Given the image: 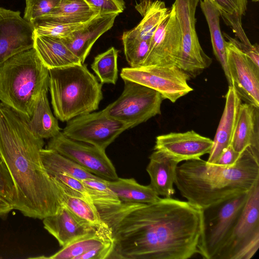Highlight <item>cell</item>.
Wrapping results in <instances>:
<instances>
[{
	"instance_id": "6da1fadb",
	"label": "cell",
	"mask_w": 259,
	"mask_h": 259,
	"mask_svg": "<svg viewBox=\"0 0 259 259\" xmlns=\"http://www.w3.org/2000/svg\"><path fill=\"white\" fill-rule=\"evenodd\" d=\"M113 242L108 259H187L199 254L203 210L171 197L97 209Z\"/></svg>"
},
{
	"instance_id": "7a4b0ae2",
	"label": "cell",
	"mask_w": 259,
	"mask_h": 259,
	"mask_svg": "<svg viewBox=\"0 0 259 259\" xmlns=\"http://www.w3.org/2000/svg\"><path fill=\"white\" fill-rule=\"evenodd\" d=\"M28 119L0 103V156L14 182V209L42 220L56 213L63 202L57 183L41 159L44 139L32 133Z\"/></svg>"
},
{
	"instance_id": "3957f363",
	"label": "cell",
	"mask_w": 259,
	"mask_h": 259,
	"mask_svg": "<svg viewBox=\"0 0 259 259\" xmlns=\"http://www.w3.org/2000/svg\"><path fill=\"white\" fill-rule=\"evenodd\" d=\"M259 181V152L251 147L230 166L198 158L177 167L174 184L187 201L204 209L248 192Z\"/></svg>"
},
{
	"instance_id": "277c9868",
	"label": "cell",
	"mask_w": 259,
	"mask_h": 259,
	"mask_svg": "<svg viewBox=\"0 0 259 259\" xmlns=\"http://www.w3.org/2000/svg\"><path fill=\"white\" fill-rule=\"evenodd\" d=\"M49 86V70L33 48L0 65V101L30 118L40 93Z\"/></svg>"
},
{
	"instance_id": "5b68a950",
	"label": "cell",
	"mask_w": 259,
	"mask_h": 259,
	"mask_svg": "<svg viewBox=\"0 0 259 259\" xmlns=\"http://www.w3.org/2000/svg\"><path fill=\"white\" fill-rule=\"evenodd\" d=\"M49 70V89L57 118L68 121L98 109L102 84L83 63Z\"/></svg>"
},
{
	"instance_id": "8992f818",
	"label": "cell",
	"mask_w": 259,
	"mask_h": 259,
	"mask_svg": "<svg viewBox=\"0 0 259 259\" xmlns=\"http://www.w3.org/2000/svg\"><path fill=\"white\" fill-rule=\"evenodd\" d=\"M249 191L202 209L199 254L203 258L216 259L241 213Z\"/></svg>"
},
{
	"instance_id": "52a82bcc",
	"label": "cell",
	"mask_w": 259,
	"mask_h": 259,
	"mask_svg": "<svg viewBox=\"0 0 259 259\" xmlns=\"http://www.w3.org/2000/svg\"><path fill=\"white\" fill-rule=\"evenodd\" d=\"M123 80L122 94L103 109L108 116L133 128L161 114L163 98L159 92L136 82Z\"/></svg>"
},
{
	"instance_id": "ba28073f",
	"label": "cell",
	"mask_w": 259,
	"mask_h": 259,
	"mask_svg": "<svg viewBox=\"0 0 259 259\" xmlns=\"http://www.w3.org/2000/svg\"><path fill=\"white\" fill-rule=\"evenodd\" d=\"M259 247V181L251 188L232 231L216 259H250Z\"/></svg>"
},
{
	"instance_id": "9c48e42d",
	"label": "cell",
	"mask_w": 259,
	"mask_h": 259,
	"mask_svg": "<svg viewBox=\"0 0 259 259\" xmlns=\"http://www.w3.org/2000/svg\"><path fill=\"white\" fill-rule=\"evenodd\" d=\"M200 0H175L173 4L181 33L180 51L176 65L190 79L208 68L212 59L203 51L196 33L195 13Z\"/></svg>"
},
{
	"instance_id": "30bf717a",
	"label": "cell",
	"mask_w": 259,
	"mask_h": 259,
	"mask_svg": "<svg viewBox=\"0 0 259 259\" xmlns=\"http://www.w3.org/2000/svg\"><path fill=\"white\" fill-rule=\"evenodd\" d=\"M130 126L108 116L103 110L86 113L68 121L62 132L67 138L105 150Z\"/></svg>"
},
{
	"instance_id": "8fae6325",
	"label": "cell",
	"mask_w": 259,
	"mask_h": 259,
	"mask_svg": "<svg viewBox=\"0 0 259 259\" xmlns=\"http://www.w3.org/2000/svg\"><path fill=\"white\" fill-rule=\"evenodd\" d=\"M122 79L130 80L159 92L163 99L175 103L193 91L188 84L190 79L176 65L147 66L121 69Z\"/></svg>"
},
{
	"instance_id": "7c38bea8",
	"label": "cell",
	"mask_w": 259,
	"mask_h": 259,
	"mask_svg": "<svg viewBox=\"0 0 259 259\" xmlns=\"http://www.w3.org/2000/svg\"><path fill=\"white\" fill-rule=\"evenodd\" d=\"M46 148L57 151L104 180L113 181L119 178L105 150L70 139L62 132L50 139Z\"/></svg>"
},
{
	"instance_id": "4fadbf2b",
	"label": "cell",
	"mask_w": 259,
	"mask_h": 259,
	"mask_svg": "<svg viewBox=\"0 0 259 259\" xmlns=\"http://www.w3.org/2000/svg\"><path fill=\"white\" fill-rule=\"evenodd\" d=\"M226 50L231 86L241 101L259 107V66L229 41Z\"/></svg>"
},
{
	"instance_id": "5bb4252c",
	"label": "cell",
	"mask_w": 259,
	"mask_h": 259,
	"mask_svg": "<svg viewBox=\"0 0 259 259\" xmlns=\"http://www.w3.org/2000/svg\"><path fill=\"white\" fill-rule=\"evenodd\" d=\"M181 45V30L172 4L152 37L148 54L142 66L176 65Z\"/></svg>"
},
{
	"instance_id": "9a60e30c",
	"label": "cell",
	"mask_w": 259,
	"mask_h": 259,
	"mask_svg": "<svg viewBox=\"0 0 259 259\" xmlns=\"http://www.w3.org/2000/svg\"><path fill=\"white\" fill-rule=\"evenodd\" d=\"M33 25L19 11L0 8V65L14 56L34 47Z\"/></svg>"
},
{
	"instance_id": "2e32d148",
	"label": "cell",
	"mask_w": 259,
	"mask_h": 259,
	"mask_svg": "<svg viewBox=\"0 0 259 259\" xmlns=\"http://www.w3.org/2000/svg\"><path fill=\"white\" fill-rule=\"evenodd\" d=\"M212 144V140L192 130L157 136L154 149L164 152L180 162L209 154Z\"/></svg>"
},
{
	"instance_id": "e0dca14e",
	"label": "cell",
	"mask_w": 259,
	"mask_h": 259,
	"mask_svg": "<svg viewBox=\"0 0 259 259\" xmlns=\"http://www.w3.org/2000/svg\"><path fill=\"white\" fill-rule=\"evenodd\" d=\"M118 15L115 13L98 14L81 28L61 39L83 63L94 44L103 34L111 28Z\"/></svg>"
},
{
	"instance_id": "ac0fdd59",
	"label": "cell",
	"mask_w": 259,
	"mask_h": 259,
	"mask_svg": "<svg viewBox=\"0 0 259 259\" xmlns=\"http://www.w3.org/2000/svg\"><path fill=\"white\" fill-rule=\"evenodd\" d=\"M42 223L62 247L96 229L79 221L63 204L56 213L43 219Z\"/></svg>"
},
{
	"instance_id": "d6986e66",
	"label": "cell",
	"mask_w": 259,
	"mask_h": 259,
	"mask_svg": "<svg viewBox=\"0 0 259 259\" xmlns=\"http://www.w3.org/2000/svg\"><path fill=\"white\" fill-rule=\"evenodd\" d=\"M226 102L213 144L206 162L214 164L221 154L231 145L241 100L232 86H229Z\"/></svg>"
},
{
	"instance_id": "ffe728a7",
	"label": "cell",
	"mask_w": 259,
	"mask_h": 259,
	"mask_svg": "<svg viewBox=\"0 0 259 259\" xmlns=\"http://www.w3.org/2000/svg\"><path fill=\"white\" fill-rule=\"evenodd\" d=\"M179 163L171 156L158 150H154L150 156L146 168L150 179L149 185L158 196L170 198L175 193L174 184Z\"/></svg>"
},
{
	"instance_id": "44dd1931",
	"label": "cell",
	"mask_w": 259,
	"mask_h": 259,
	"mask_svg": "<svg viewBox=\"0 0 259 259\" xmlns=\"http://www.w3.org/2000/svg\"><path fill=\"white\" fill-rule=\"evenodd\" d=\"M231 145L239 153L248 146L259 152V107L240 104Z\"/></svg>"
},
{
	"instance_id": "7402d4cb",
	"label": "cell",
	"mask_w": 259,
	"mask_h": 259,
	"mask_svg": "<svg viewBox=\"0 0 259 259\" xmlns=\"http://www.w3.org/2000/svg\"><path fill=\"white\" fill-rule=\"evenodd\" d=\"M33 48L49 69L82 64L60 38L35 34Z\"/></svg>"
},
{
	"instance_id": "603a6c76",
	"label": "cell",
	"mask_w": 259,
	"mask_h": 259,
	"mask_svg": "<svg viewBox=\"0 0 259 259\" xmlns=\"http://www.w3.org/2000/svg\"><path fill=\"white\" fill-rule=\"evenodd\" d=\"M143 19L137 26L124 32L126 35L141 40L150 41L156 29L168 14L169 9L163 2L143 1L135 6Z\"/></svg>"
},
{
	"instance_id": "cb8c5ba5",
	"label": "cell",
	"mask_w": 259,
	"mask_h": 259,
	"mask_svg": "<svg viewBox=\"0 0 259 259\" xmlns=\"http://www.w3.org/2000/svg\"><path fill=\"white\" fill-rule=\"evenodd\" d=\"M111 232L104 223L94 232L74 240L50 256H39V258L78 259L84 253L99 246L112 242Z\"/></svg>"
},
{
	"instance_id": "d4e9b609",
	"label": "cell",
	"mask_w": 259,
	"mask_h": 259,
	"mask_svg": "<svg viewBox=\"0 0 259 259\" xmlns=\"http://www.w3.org/2000/svg\"><path fill=\"white\" fill-rule=\"evenodd\" d=\"M49 89L40 93L28 119L32 133L41 139H51L61 132L58 120L53 115L48 98Z\"/></svg>"
},
{
	"instance_id": "484cf974",
	"label": "cell",
	"mask_w": 259,
	"mask_h": 259,
	"mask_svg": "<svg viewBox=\"0 0 259 259\" xmlns=\"http://www.w3.org/2000/svg\"><path fill=\"white\" fill-rule=\"evenodd\" d=\"M55 180L60 189L63 204L79 221L96 229L104 223L93 203L88 201L82 194Z\"/></svg>"
},
{
	"instance_id": "4316f807",
	"label": "cell",
	"mask_w": 259,
	"mask_h": 259,
	"mask_svg": "<svg viewBox=\"0 0 259 259\" xmlns=\"http://www.w3.org/2000/svg\"><path fill=\"white\" fill-rule=\"evenodd\" d=\"M104 182L121 202L148 204L161 198L149 185H141L133 178H118L113 181L104 180Z\"/></svg>"
},
{
	"instance_id": "83f0119b",
	"label": "cell",
	"mask_w": 259,
	"mask_h": 259,
	"mask_svg": "<svg viewBox=\"0 0 259 259\" xmlns=\"http://www.w3.org/2000/svg\"><path fill=\"white\" fill-rule=\"evenodd\" d=\"M99 14L85 0H60L49 14L37 20H50L65 23L86 22Z\"/></svg>"
},
{
	"instance_id": "f1b7e54d",
	"label": "cell",
	"mask_w": 259,
	"mask_h": 259,
	"mask_svg": "<svg viewBox=\"0 0 259 259\" xmlns=\"http://www.w3.org/2000/svg\"><path fill=\"white\" fill-rule=\"evenodd\" d=\"M200 5L209 27L213 53L222 66L229 86H231L226 62V40L220 28V11L209 0H200Z\"/></svg>"
},
{
	"instance_id": "f546056e",
	"label": "cell",
	"mask_w": 259,
	"mask_h": 259,
	"mask_svg": "<svg viewBox=\"0 0 259 259\" xmlns=\"http://www.w3.org/2000/svg\"><path fill=\"white\" fill-rule=\"evenodd\" d=\"M40 157L46 171L50 176L63 174L81 181L103 179L89 172L73 160L54 150L42 148L40 151Z\"/></svg>"
},
{
	"instance_id": "4dcf8cb0",
	"label": "cell",
	"mask_w": 259,
	"mask_h": 259,
	"mask_svg": "<svg viewBox=\"0 0 259 259\" xmlns=\"http://www.w3.org/2000/svg\"><path fill=\"white\" fill-rule=\"evenodd\" d=\"M118 52L112 47L95 57L91 68L102 83H116L118 78Z\"/></svg>"
},
{
	"instance_id": "1f68e13d",
	"label": "cell",
	"mask_w": 259,
	"mask_h": 259,
	"mask_svg": "<svg viewBox=\"0 0 259 259\" xmlns=\"http://www.w3.org/2000/svg\"><path fill=\"white\" fill-rule=\"evenodd\" d=\"M82 182L97 209L121 203L116 194L105 183L104 179H87Z\"/></svg>"
},
{
	"instance_id": "d6a6232c",
	"label": "cell",
	"mask_w": 259,
	"mask_h": 259,
	"mask_svg": "<svg viewBox=\"0 0 259 259\" xmlns=\"http://www.w3.org/2000/svg\"><path fill=\"white\" fill-rule=\"evenodd\" d=\"M86 22L65 23L50 20H37L32 24L36 35L64 39L83 27Z\"/></svg>"
},
{
	"instance_id": "836d02e7",
	"label": "cell",
	"mask_w": 259,
	"mask_h": 259,
	"mask_svg": "<svg viewBox=\"0 0 259 259\" xmlns=\"http://www.w3.org/2000/svg\"><path fill=\"white\" fill-rule=\"evenodd\" d=\"M121 39L125 57L130 67L141 66L148 54L150 41L130 36L124 33Z\"/></svg>"
},
{
	"instance_id": "e575fe53",
	"label": "cell",
	"mask_w": 259,
	"mask_h": 259,
	"mask_svg": "<svg viewBox=\"0 0 259 259\" xmlns=\"http://www.w3.org/2000/svg\"><path fill=\"white\" fill-rule=\"evenodd\" d=\"M60 0H26L24 18L31 23L50 13Z\"/></svg>"
},
{
	"instance_id": "d590c367",
	"label": "cell",
	"mask_w": 259,
	"mask_h": 259,
	"mask_svg": "<svg viewBox=\"0 0 259 259\" xmlns=\"http://www.w3.org/2000/svg\"><path fill=\"white\" fill-rule=\"evenodd\" d=\"M15 194L13 179L0 156V196L9 202L13 207Z\"/></svg>"
},
{
	"instance_id": "8d00e7d4",
	"label": "cell",
	"mask_w": 259,
	"mask_h": 259,
	"mask_svg": "<svg viewBox=\"0 0 259 259\" xmlns=\"http://www.w3.org/2000/svg\"><path fill=\"white\" fill-rule=\"evenodd\" d=\"M220 12L242 17L247 10V0H209Z\"/></svg>"
},
{
	"instance_id": "74e56055",
	"label": "cell",
	"mask_w": 259,
	"mask_h": 259,
	"mask_svg": "<svg viewBox=\"0 0 259 259\" xmlns=\"http://www.w3.org/2000/svg\"><path fill=\"white\" fill-rule=\"evenodd\" d=\"M220 17L223 18L224 22L232 28L236 36L240 40L239 41L248 47H252L253 45L249 41L243 29L242 17L224 12L220 11Z\"/></svg>"
},
{
	"instance_id": "f35d334b",
	"label": "cell",
	"mask_w": 259,
	"mask_h": 259,
	"mask_svg": "<svg viewBox=\"0 0 259 259\" xmlns=\"http://www.w3.org/2000/svg\"><path fill=\"white\" fill-rule=\"evenodd\" d=\"M51 176L60 183L82 194L88 201L93 203L86 187L82 181L63 174H56Z\"/></svg>"
},
{
	"instance_id": "ab89813d",
	"label": "cell",
	"mask_w": 259,
	"mask_h": 259,
	"mask_svg": "<svg viewBox=\"0 0 259 259\" xmlns=\"http://www.w3.org/2000/svg\"><path fill=\"white\" fill-rule=\"evenodd\" d=\"M99 14L115 13L119 14L124 8L116 0H85Z\"/></svg>"
},
{
	"instance_id": "60d3db41",
	"label": "cell",
	"mask_w": 259,
	"mask_h": 259,
	"mask_svg": "<svg viewBox=\"0 0 259 259\" xmlns=\"http://www.w3.org/2000/svg\"><path fill=\"white\" fill-rule=\"evenodd\" d=\"M225 37L228 40L235 45L239 50L246 55L257 66H259V48L257 44L253 45L252 47H248L238 40L231 37L227 34L224 33Z\"/></svg>"
},
{
	"instance_id": "b9f144b4",
	"label": "cell",
	"mask_w": 259,
	"mask_h": 259,
	"mask_svg": "<svg viewBox=\"0 0 259 259\" xmlns=\"http://www.w3.org/2000/svg\"><path fill=\"white\" fill-rule=\"evenodd\" d=\"M113 246L112 241L84 253L78 259H108L112 251Z\"/></svg>"
},
{
	"instance_id": "7bdbcfd3",
	"label": "cell",
	"mask_w": 259,
	"mask_h": 259,
	"mask_svg": "<svg viewBox=\"0 0 259 259\" xmlns=\"http://www.w3.org/2000/svg\"><path fill=\"white\" fill-rule=\"evenodd\" d=\"M241 153L236 151L230 145L221 154L213 164L224 166L234 165Z\"/></svg>"
},
{
	"instance_id": "ee69618b",
	"label": "cell",
	"mask_w": 259,
	"mask_h": 259,
	"mask_svg": "<svg viewBox=\"0 0 259 259\" xmlns=\"http://www.w3.org/2000/svg\"><path fill=\"white\" fill-rule=\"evenodd\" d=\"M14 209L12 205L0 196V217H4L8 214Z\"/></svg>"
},
{
	"instance_id": "f6af8a7d",
	"label": "cell",
	"mask_w": 259,
	"mask_h": 259,
	"mask_svg": "<svg viewBox=\"0 0 259 259\" xmlns=\"http://www.w3.org/2000/svg\"><path fill=\"white\" fill-rule=\"evenodd\" d=\"M121 6L125 8V3L124 0H116Z\"/></svg>"
},
{
	"instance_id": "bcb514c9",
	"label": "cell",
	"mask_w": 259,
	"mask_h": 259,
	"mask_svg": "<svg viewBox=\"0 0 259 259\" xmlns=\"http://www.w3.org/2000/svg\"><path fill=\"white\" fill-rule=\"evenodd\" d=\"M148 1V0H141V1ZM152 1V0H151Z\"/></svg>"
}]
</instances>
